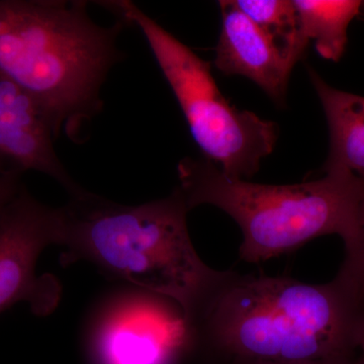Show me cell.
Segmentation results:
<instances>
[{
  "label": "cell",
  "instance_id": "cell-1",
  "mask_svg": "<svg viewBox=\"0 0 364 364\" xmlns=\"http://www.w3.org/2000/svg\"><path fill=\"white\" fill-rule=\"evenodd\" d=\"M184 317L200 364L309 363L358 355L364 299L340 274L309 284L215 270Z\"/></svg>",
  "mask_w": 364,
  "mask_h": 364
},
{
  "label": "cell",
  "instance_id": "cell-2",
  "mask_svg": "<svg viewBox=\"0 0 364 364\" xmlns=\"http://www.w3.org/2000/svg\"><path fill=\"white\" fill-rule=\"evenodd\" d=\"M127 26L98 25L86 1L0 0V72L35 97L57 138L81 142L123 60L117 40Z\"/></svg>",
  "mask_w": 364,
  "mask_h": 364
},
{
  "label": "cell",
  "instance_id": "cell-3",
  "mask_svg": "<svg viewBox=\"0 0 364 364\" xmlns=\"http://www.w3.org/2000/svg\"><path fill=\"white\" fill-rule=\"evenodd\" d=\"M59 208V245L67 262L86 260L140 291L188 312L215 270L189 237L188 208L178 188L162 200L126 205L82 191Z\"/></svg>",
  "mask_w": 364,
  "mask_h": 364
},
{
  "label": "cell",
  "instance_id": "cell-4",
  "mask_svg": "<svg viewBox=\"0 0 364 364\" xmlns=\"http://www.w3.org/2000/svg\"><path fill=\"white\" fill-rule=\"evenodd\" d=\"M177 172L189 210L214 205L238 224L246 262L293 252L325 235H338L345 245L355 232L363 181L352 172L333 170L318 181L272 186L228 176L205 158L189 157Z\"/></svg>",
  "mask_w": 364,
  "mask_h": 364
},
{
  "label": "cell",
  "instance_id": "cell-5",
  "mask_svg": "<svg viewBox=\"0 0 364 364\" xmlns=\"http://www.w3.org/2000/svg\"><path fill=\"white\" fill-rule=\"evenodd\" d=\"M102 4L119 20L142 32L203 158L228 176L247 181L255 176L261 160L274 149L279 138L277 124L232 107L218 87L210 64L134 2Z\"/></svg>",
  "mask_w": 364,
  "mask_h": 364
},
{
  "label": "cell",
  "instance_id": "cell-6",
  "mask_svg": "<svg viewBox=\"0 0 364 364\" xmlns=\"http://www.w3.org/2000/svg\"><path fill=\"white\" fill-rule=\"evenodd\" d=\"M90 352L95 364H178L191 356L183 311L140 289L119 294L98 314Z\"/></svg>",
  "mask_w": 364,
  "mask_h": 364
},
{
  "label": "cell",
  "instance_id": "cell-7",
  "mask_svg": "<svg viewBox=\"0 0 364 364\" xmlns=\"http://www.w3.org/2000/svg\"><path fill=\"white\" fill-rule=\"evenodd\" d=\"M59 238V208L48 207L21 186L0 214V314L21 301L40 317L54 312L62 287L54 275H38L36 267Z\"/></svg>",
  "mask_w": 364,
  "mask_h": 364
},
{
  "label": "cell",
  "instance_id": "cell-8",
  "mask_svg": "<svg viewBox=\"0 0 364 364\" xmlns=\"http://www.w3.org/2000/svg\"><path fill=\"white\" fill-rule=\"evenodd\" d=\"M54 127L43 107L26 90L0 72V176L16 177L28 171L51 177L69 196L82 188L61 162Z\"/></svg>",
  "mask_w": 364,
  "mask_h": 364
},
{
  "label": "cell",
  "instance_id": "cell-9",
  "mask_svg": "<svg viewBox=\"0 0 364 364\" xmlns=\"http://www.w3.org/2000/svg\"><path fill=\"white\" fill-rule=\"evenodd\" d=\"M219 4L222 31L215 50V67L226 75L250 79L273 102L284 105L296 60L249 20L234 0H222Z\"/></svg>",
  "mask_w": 364,
  "mask_h": 364
},
{
  "label": "cell",
  "instance_id": "cell-10",
  "mask_svg": "<svg viewBox=\"0 0 364 364\" xmlns=\"http://www.w3.org/2000/svg\"><path fill=\"white\" fill-rule=\"evenodd\" d=\"M309 75L329 126L324 171L344 170L364 179V97L332 87L312 68Z\"/></svg>",
  "mask_w": 364,
  "mask_h": 364
},
{
  "label": "cell",
  "instance_id": "cell-11",
  "mask_svg": "<svg viewBox=\"0 0 364 364\" xmlns=\"http://www.w3.org/2000/svg\"><path fill=\"white\" fill-rule=\"evenodd\" d=\"M358 0H294L299 28L306 39L314 40L318 54L338 62L348 42V26L363 9Z\"/></svg>",
  "mask_w": 364,
  "mask_h": 364
},
{
  "label": "cell",
  "instance_id": "cell-12",
  "mask_svg": "<svg viewBox=\"0 0 364 364\" xmlns=\"http://www.w3.org/2000/svg\"><path fill=\"white\" fill-rule=\"evenodd\" d=\"M235 4L268 38L296 62L305 54L309 40L299 28L298 13L289 0H236Z\"/></svg>",
  "mask_w": 364,
  "mask_h": 364
},
{
  "label": "cell",
  "instance_id": "cell-13",
  "mask_svg": "<svg viewBox=\"0 0 364 364\" xmlns=\"http://www.w3.org/2000/svg\"><path fill=\"white\" fill-rule=\"evenodd\" d=\"M360 179L363 181V195L356 229L351 240L345 244V258L338 273L355 287L364 299V179Z\"/></svg>",
  "mask_w": 364,
  "mask_h": 364
},
{
  "label": "cell",
  "instance_id": "cell-14",
  "mask_svg": "<svg viewBox=\"0 0 364 364\" xmlns=\"http://www.w3.org/2000/svg\"><path fill=\"white\" fill-rule=\"evenodd\" d=\"M23 186L21 178L16 177L0 176V214L4 208L18 195Z\"/></svg>",
  "mask_w": 364,
  "mask_h": 364
},
{
  "label": "cell",
  "instance_id": "cell-15",
  "mask_svg": "<svg viewBox=\"0 0 364 364\" xmlns=\"http://www.w3.org/2000/svg\"><path fill=\"white\" fill-rule=\"evenodd\" d=\"M229 364H274V363H229ZM287 364H359L358 355L354 358L323 359V360L309 361V363H287Z\"/></svg>",
  "mask_w": 364,
  "mask_h": 364
},
{
  "label": "cell",
  "instance_id": "cell-16",
  "mask_svg": "<svg viewBox=\"0 0 364 364\" xmlns=\"http://www.w3.org/2000/svg\"><path fill=\"white\" fill-rule=\"evenodd\" d=\"M358 360L359 364H364V322L359 336Z\"/></svg>",
  "mask_w": 364,
  "mask_h": 364
},
{
  "label": "cell",
  "instance_id": "cell-17",
  "mask_svg": "<svg viewBox=\"0 0 364 364\" xmlns=\"http://www.w3.org/2000/svg\"><path fill=\"white\" fill-rule=\"evenodd\" d=\"M363 7H364V2H363Z\"/></svg>",
  "mask_w": 364,
  "mask_h": 364
}]
</instances>
